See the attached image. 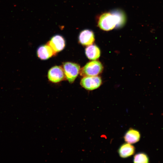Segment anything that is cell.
I'll use <instances>...</instances> for the list:
<instances>
[{
    "instance_id": "obj_12",
    "label": "cell",
    "mask_w": 163,
    "mask_h": 163,
    "mask_svg": "<svg viewBox=\"0 0 163 163\" xmlns=\"http://www.w3.org/2000/svg\"><path fill=\"white\" fill-rule=\"evenodd\" d=\"M114 15L116 21L115 28H119L122 27L125 24L126 21V16L122 11L116 10L111 12Z\"/></svg>"
},
{
    "instance_id": "obj_11",
    "label": "cell",
    "mask_w": 163,
    "mask_h": 163,
    "mask_svg": "<svg viewBox=\"0 0 163 163\" xmlns=\"http://www.w3.org/2000/svg\"><path fill=\"white\" fill-rule=\"evenodd\" d=\"M85 53L88 59L94 60L98 59L101 55V51L99 48L95 45L88 46L85 49Z\"/></svg>"
},
{
    "instance_id": "obj_8",
    "label": "cell",
    "mask_w": 163,
    "mask_h": 163,
    "mask_svg": "<svg viewBox=\"0 0 163 163\" xmlns=\"http://www.w3.org/2000/svg\"><path fill=\"white\" fill-rule=\"evenodd\" d=\"M55 53L49 45H42L39 47L37 50L38 56L42 60L49 59Z\"/></svg>"
},
{
    "instance_id": "obj_2",
    "label": "cell",
    "mask_w": 163,
    "mask_h": 163,
    "mask_svg": "<svg viewBox=\"0 0 163 163\" xmlns=\"http://www.w3.org/2000/svg\"><path fill=\"white\" fill-rule=\"evenodd\" d=\"M103 66L99 61L94 60L87 63L81 71L82 75L87 76H97L103 71Z\"/></svg>"
},
{
    "instance_id": "obj_10",
    "label": "cell",
    "mask_w": 163,
    "mask_h": 163,
    "mask_svg": "<svg viewBox=\"0 0 163 163\" xmlns=\"http://www.w3.org/2000/svg\"><path fill=\"white\" fill-rule=\"evenodd\" d=\"M140 138V134L137 130L130 128L126 133L124 139L127 143L133 144L138 142Z\"/></svg>"
},
{
    "instance_id": "obj_7",
    "label": "cell",
    "mask_w": 163,
    "mask_h": 163,
    "mask_svg": "<svg viewBox=\"0 0 163 163\" xmlns=\"http://www.w3.org/2000/svg\"><path fill=\"white\" fill-rule=\"evenodd\" d=\"M48 45L55 52H59L63 49L65 46V42L61 35H56L51 38Z\"/></svg>"
},
{
    "instance_id": "obj_4",
    "label": "cell",
    "mask_w": 163,
    "mask_h": 163,
    "mask_svg": "<svg viewBox=\"0 0 163 163\" xmlns=\"http://www.w3.org/2000/svg\"><path fill=\"white\" fill-rule=\"evenodd\" d=\"M101 83V78L97 76H85L80 82L81 86L88 90H93L98 88Z\"/></svg>"
},
{
    "instance_id": "obj_5",
    "label": "cell",
    "mask_w": 163,
    "mask_h": 163,
    "mask_svg": "<svg viewBox=\"0 0 163 163\" xmlns=\"http://www.w3.org/2000/svg\"><path fill=\"white\" fill-rule=\"evenodd\" d=\"M48 77L49 80L53 83L60 82L66 78L63 69L57 66H54L49 70Z\"/></svg>"
},
{
    "instance_id": "obj_3",
    "label": "cell",
    "mask_w": 163,
    "mask_h": 163,
    "mask_svg": "<svg viewBox=\"0 0 163 163\" xmlns=\"http://www.w3.org/2000/svg\"><path fill=\"white\" fill-rule=\"evenodd\" d=\"M63 68L66 78L69 83H73L79 73V65L74 63L65 62L63 64Z\"/></svg>"
},
{
    "instance_id": "obj_6",
    "label": "cell",
    "mask_w": 163,
    "mask_h": 163,
    "mask_svg": "<svg viewBox=\"0 0 163 163\" xmlns=\"http://www.w3.org/2000/svg\"><path fill=\"white\" fill-rule=\"evenodd\" d=\"M94 35L91 30L86 29L82 31L78 36V40L82 45L88 46L92 45L94 41Z\"/></svg>"
},
{
    "instance_id": "obj_9",
    "label": "cell",
    "mask_w": 163,
    "mask_h": 163,
    "mask_svg": "<svg viewBox=\"0 0 163 163\" xmlns=\"http://www.w3.org/2000/svg\"><path fill=\"white\" fill-rule=\"evenodd\" d=\"M135 147L131 144L127 143L123 144L118 149V153L122 158H126L133 155L135 153Z\"/></svg>"
},
{
    "instance_id": "obj_13",
    "label": "cell",
    "mask_w": 163,
    "mask_h": 163,
    "mask_svg": "<svg viewBox=\"0 0 163 163\" xmlns=\"http://www.w3.org/2000/svg\"><path fill=\"white\" fill-rule=\"evenodd\" d=\"M133 162L145 163L149 162V158L147 155L144 153L140 152L136 154L134 156Z\"/></svg>"
},
{
    "instance_id": "obj_1",
    "label": "cell",
    "mask_w": 163,
    "mask_h": 163,
    "mask_svg": "<svg viewBox=\"0 0 163 163\" xmlns=\"http://www.w3.org/2000/svg\"><path fill=\"white\" fill-rule=\"evenodd\" d=\"M98 25L101 30L105 31L111 30L116 27V21L113 13L106 12L102 14L99 17Z\"/></svg>"
}]
</instances>
